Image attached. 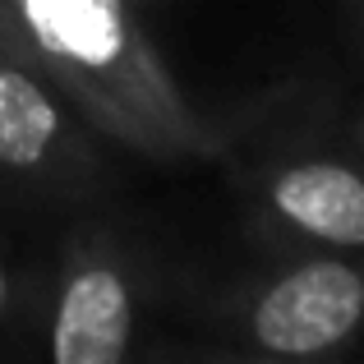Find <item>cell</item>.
Returning a JSON list of instances; mask_svg holds the SVG:
<instances>
[{"mask_svg": "<svg viewBox=\"0 0 364 364\" xmlns=\"http://www.w3.org/2000/svg\"><path fill=\"white\" fill-rule=\"evenodd\" d=\"M18 60L33 65L102 143L148 161H231L235 134L189 102L134 0H0Z\"/></svg>", "mask_w": 364, "mask_h": 364, "instance_id": "cell-1", "label": "cell"}, {"mask_svg": "<svg viewBox=\"0 0 364 364\" xmlns=\"http://www.w3.org/2000/svg\"><path fill=\"white\" fill-rule=\"evenodd\" d=\"M226 318L258 355L323 360L364 332V263L323 249L304 254L240 286Z\"/></svg>", "mask_w": 364, "mask_h": 364, "instance_id": "cell-2", "label": "cell"}, {"mask_svg": "<svg viewBox=\"0 0 364 364\" xmlns=\"http://www.w3.org/2000/svg\"><path fill=\"white\" fill-rule=\"evenodd\" d=\"M0 176L65 203L102 194L111 176L88 120L9 55H0Z\"/></svg>", "mask_w": 364, "mask_h": 364, "instance_id": "cell-3", "label": "cell"}, {"mask_svg": "<svg viewBox=\"0 0 364 364\" xmlns=\"http://www.w3.org/2000/svg\"><path fill=\"white\" fill-rule=\"evenodd\" d=\"M139 267L107 226H79L65 245L51 295V364H134Z\"/></svg>", "mask_w": 364, "mask_h": 364, "instance_id": "cell-4", "label": "cell"}, {"mask_svg": "<svg viewBox=\"0 0 364 364\" xmlns=\"http://www.w3.org/2000/svg\"><path fill=\"white\" fill-rule=\"evenodd\" d=\"M263 217L323 254L364 249V166L337 157L277 161L263 176Z\"/></svg>", "mask_w": 364, "mask_h": 364, "instance_id": "cell-5", "label": "cell"}, {"mask_svg": "<svg viewBox=\"0 0 364 364\" xmlns=\"http://www.w3.org/2000/svg\"><path fill=\"white\" fill-rule=\"evenodd\" d=\"M337 5H341V23H346V42L364 70V0H337Z\"/></svg>", "mask_w": 364, "mask_h": 364, "instance_id": "cell-6", "label": "cell"}, {"mask_svg": "<svg viewBox=\"0 0 364 364\" xmlns=\"http://www.w3.org/2000/svg\"><path fill=\"white\" fill-rule=\"evenodd\" d=\"M14 304H18V282H14V267H9L5 249H0V323L14 314Z\"/></svg>", "mask_w": 364, "mask_h": 364, "instance_id": "cell-7", "label": "cell"}, {"mask_svg": "<svg viewBox=\"0 0 364 364\" xmlns=\"http://www.w3.org/2000/svg\"><path fill=\"white\" fill-rule=\"evenodd\" d=\"M180 364H300V360H277V355H263V360H235V355H180Z\"/></svg>", "mask_w": 364, "mask_h": 364, "instance_id": "cell-8", "label": "cell"}, {"mask_svg": "<svg viewBox=\"0 0 364 364\" xmlns=\"http://www.w3.org/2000/svg\"><path fill=\"white\" fill-rule=\"evenodd\" d=\"M0 55L18 60V46H14V37H9V28H5V14H0ZM18 65H23V60H18Z\"/></svg>", "mask_w": 364, "mask_h": 364, "instance_id": "cell-9", "label": "cell"}, {"mask_svg": "<svg viewBox=\"0 0 364 364\" xmlns=\"http://www.w3.org/2000/svg\"><path fill=\"white\" fill-rule=\"evenodd\" d=\"M355 148L364 152V111H360V116H355Z\"/></svg>", "mask_w": 364, "mask_h": 364, "instance_id": "cell-10", "label": "cell"}, {"mask_svg": "<svg viewBox=\"0 0 364 364\" xmlns=\"http://www.w3.org/2000/svg\"><path fill=\"white\" fill-rule=\"evenodd\" d=\"M134 5H152V0H134Z\"/></svg>", "mask_w": 364, "mask_h": 364, "instance_id": "cell-11", "label": "cell"}]
</instances>
